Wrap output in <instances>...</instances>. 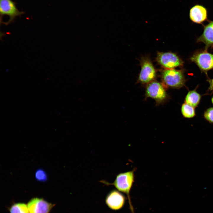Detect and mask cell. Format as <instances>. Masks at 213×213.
<instances>
[{
	"mask_svg": "<svg viewBox=\"0 0 213 213\" xmlns=\"http://www.w3.org/2000/svg\"><path fill=\"white\" fill-rule=\"evenodd\" d=\"M135 170L117 175L114 182L110 183L105 180L100 182L107 185H112L119 191L126 194L128 199L129 208L131 213H135L130 196V192L134 182Z\"/></svg>",
	"mask_w": 213,
	"mask_h": 213,
	"instance_id": "obj_1",
	"label": "cell"
},
{
	"mask_svg": "<svg viewBox=\"0 0 213 213\" xmlns=\"http://www.w3.org/2000/svg\"><path fill=\"white\" fill-rule=\"evenodd\" d=\"M162 83L165 87L178 88L185 85V82L182 70L165 69L161 73Z\"/></svg>",
	"mask_w": 213,
	"mask_h": 213,
	"instance_id": "obj_2",
	"label": "cell"
},
{
	"mask_svg": "<svg viewBox=\"0 0 213 213\" xmlns=\"http://www.w3.org/2000/svg\"><path fill=\"white\" fill-rule=\"evenodd\" d=\"M141 65L138 81L142 84H148L154 81L156 75V71L149 58L147 57H143L141 61Z\"/></svg>",
	"mask_w": 213,
	"mask_h": 213,
	"instance_id": "obj_3",
	"label": "cell"
},
{
	"mask_svg": "<svg viewBox=\"0 0 213 213\" xmlns=\"http://www.w3.org/2000/svg\"><path fill=\"white\" fill-rule=\"evenodd\" d=\"M165 88L162 83L154 80L148 84L146 91V96L152 98L158 104L161 103L167 97Z\"/></svg>",
	"mask_w": 213,
	"mask_h": 213,
	"instance_id": "obj_4",
	"label": "cell"
},
{
	"mask_svg": "<svg viewBox=\"0 0 213 213\" xmlns=\"http://www.w3.org/2000/svg\"><path fill=\"white\" fill-rule=\"evenodd\" d=\"M156 60L165 69H174L182 66L183 62L175 53L172 52H158Z\"/></svg>",
	"mask_w": 213,
	"mask_h": 213,
	"instance_id": "obj_5",
	"label": "cell"
},
{
	"mask_svg": "<svg viewBox=\"0 0 213 213\" xmlns=\"http://www.w3.org/2000/svg\"><path fill=\"white\" fill-rule=\"evenodd\" d=\"M24 14L17 8L15 3L12 0H0V14L1 21L2 17L7 15L9 17L5 24L8 25L14 21L16 17Z\"/></svg>",
	"mask_w": 213,
	"mask_h": 213,
	"instance_id": "obj_6",
	"label": "cell"
},
{
	"mask_svg": "<svg viewBox=\"0 0 213 213\" xmlns=\"http://www.w3.org/2000/svg\"><path fill=\"white\" fill-rule=\"evenodd\" d=\"M126 198L125 196L118 190L114 189L106 195L105 202L107 206L113 210L117 211L124 206Z\"/></svg>",
	"mask_w": 213,
	"mask_h": 213,
	"instance_id": "obj_7",
	"label": "cell"
},
{
	"mask_svg": "<svg viewBox=\"0 0 213 213\" xmlns=\"http://www.w3.org/2000/svg\"><path fill=\"white\" fill-rule=\"evenodd\" d=\"M203 71L206 72L213 68V54L206 51L197 52L191 58Z\"/></svg>",
	"mask_w": 213,
	"mask_h": 213,
	"instance_id": "obj_8",
	"label": "cell"
},
{
	"mask_svg": "<svg viewBox=\"0 0 213 213\" xmlns=\"http://www.w3.org/2000/svg\"><path fill=\"white\" fill-rule=\"evenodd\" d=\"M27 206L29 213H49L54 204L43 199L35 198L29 201Z\"/></svg>",
	"mask_w": 213,
	"mask_h": 213,
	"instance_id": "obj_9",
	"label": "cell"
},
{
	"mask_svg": "<svg viewBox=\"0 0 213 213\" xmlns=\"http://www.w3.org/2000/svg\"><path fill=\"white\" fill-rule=\"evenodd\" d=\"M207 12L204 6L199 4L196 5L190 9L189 17L193 22L201 24L207 19Z\"/></svg>",
	"mask_w": 213,
	"mask_h": 213,
	"instance_id": "obj_10",
	"label": "cell"
},
{
	"mask_svg": "<svg viewBox=\"0 0 213 213\" xmlns=\"http://www.w3.org/2000/svg\"><path fill=\"white\" fill-rule=\"evenodd\" d=\"M197 42L204 43L206 48L213 46V21L204 27L203 32L197 39Z\"/></svg>",
	"mask_w": 213,
	"mask_h": 213,
	"instance_id": "obj_11",
	"label": "cell"
},
{
	"mask_svg": "<svg viewBox=\"0 0 213 213\" xmlns=\"http://www.w3.org/2000/svg\"><path fill=\"white\" fill-rule=\"evenodd\" d=\"M201 98L200 94L196 91H189L185 98V103L195 108L199 104Z\"/></svg>",
	"mask_w": 213,
	"mask_h": 213,
	"instance_id": "obj_12",
	"label": "cell"
},
{
	"mask_svg": "<svg viewBox=\"0 0 213 213\" xmlns=\"http://www.w3.org/2000/svg\"><path fill=\"white\" fill-rule=\"evenodd\" d=\"M10 213H29L27 205L23 203L13 204L9 209Z\"/></svg>",
	"mask_w": 213,
	"mask_h": 213,
	"instance_id": "obj_13",
	"label": "cell"
},
{
	"mask_svg": "<svg viewBox=\"0 0 213 213\" xmlns=\"http://www.w3.org/2000/svg\"><path fill=\"white\" fill-rule=\"evenodd\" d=\"M181 112L183 116L185 118H191L195 115L194 107L185 103L182 106Z\"/></svg>",
	"mask_w": 213,
	"mask_h": 213,
	"instance_id": "obj_14",
	"label": "cell"
},
{
	"mask_svg": "<svg viewBox=\"0 0 213 213\" xmlns=\"http://www.w3.org/2000/svg\"><path fill=\"white\" fill-rule=\"evenodd\" d=\"M204 117L209 122L213 123V107L207 109L204 113Z\"/></svg>",
	"mask_w": 213,
	"mask_h": 213,
	"instance_id": "obj_15",
	"label": "cell"
},
{
	"mask_svg": "<svg viewBox=\"0 0 213 213\" xmlns=\"http://www.w3.org/2000/svg\"><path fill=\"white\" fill-rule=\"evenodd\" d=\"M36 178L38 180L45 181L47 178V176L44 171L39 170L36 172Z\"/></svg>",
	"mask_w": 213,
	"mask_h": 213,
	"instance_id": "obj_16",
	"label": "cell"
},
{
	"mask_svg": "<svg viewBox=\"0 0 213 213\" xmlns=\"http://www.w3.org/2000/svg\"><path fill=\"white\" fill-rule=\"evenodd\" d=\"M209 81L210 84L209 90L210 91L213 90V79L209 80Z\"/></svg>",
	"mask_w": 213,
	"mask_h": 213,
	"instance_id": "obj_17",
	"label": "cell"
},
{
	"mask_svg": "<svg viewBox=\"0 0 213 213\" xmlns=\"http://www.w3.org/2000/svg\"><path fill=\"white\" fill-rule=\"evenodd\" d=\"M212 102L213 104V97L212 99Z\"/></svg>",
	"mask_w": 213,
	"mask_h": 213,
	"instance_id": "obj_18",
	"label": "cell"
}]
</instances>
